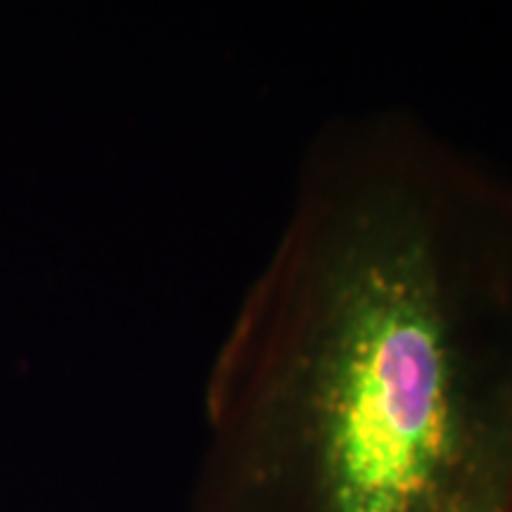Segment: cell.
Here are the masks:
<instances>
[{
  "instance_id": "cell-1",
  "label": "cell",
  "mask_w": 512,
  "mask_h": 512,
  "mask_svg": "<svg viewBox=\"0 0 512 512\" xmlns=\"http://www.w3.org/2000/svg\"><path fill=\"white\" fill-rule=\"evenodd\" d=\"M192 512H512V185L332 121L211 366Z\"/></svg>"
}]
</instances>
